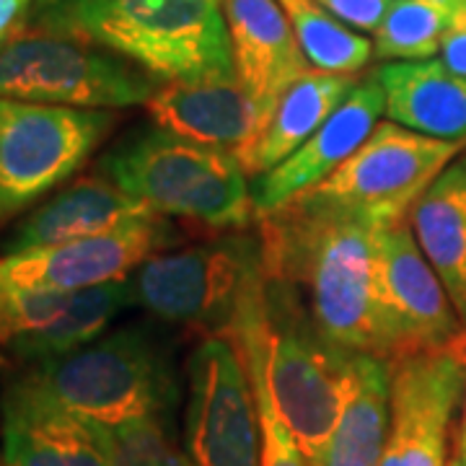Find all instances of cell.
<instances>
[{
    "instance_id": "6da1fadb",
    "label": "cell",
    "mask_w": 466,
    "mask_h": 466,
    "mask_svg": "<svg viewBox=\"0 0 466 466\" xmlns=\"http://www.w3.org/2000/svg\"><path fill=\"white\" fill-rule=\"evenodd\" d=\"M379 223L299 195L259 218L265 272L288 283L334 348L381 355Z\"/></svg>"
},
{
    "instance_id": "7a4b0ae2",
    "label": "cell",
    "mask_w": 466,
    "mask_h": 466,
    "mask_svg": "<svg viewBox=\"0 0 466 466\" xmlns=\"http://www.w3.org/2000/svg\"><path fill=\"white\" fill-rule=\"evenodd\" d=\"M32 26L119 55L161 84L233 73L223 0H60Z\"/></svg>"
},
{
    "instance_id": "3957f363",
    "label": "cell",
    "mask_w": 466,
    "mask_h": 466,
    "mask_svg": "<svg viewBox=\"0 0 466 466\" xmlns=\"http://www.w3.org/2000/svg\"><path fill=\"white\" fill-rule=\"evenodd\" d=\"M101 174L161 218H184L216 231H241L257 218L249 177L231 150L156 125L109 150Z\"/></svg>"
},
{
    "instance_id": "277c9868",
    "label": "cell",
    "mask_w": 466,
    "mask_h": 466,
    "mask_svg": "<svg viewBox=\"0 0 466 466\" xmlns=\"http://www.w3.org/2000/svg\"><path fill=\"white\" fill-rule=\"evenodd\" d=\"M265 278L262 236L241 228L198 247L153 254L130 283L135 303L156 319L233 337L265 314Z\"/></svg>"
},
{
    "instance_id": "5b68a950",
    "label": "cell",
    "mask_w": 466,
    "mask_h": 466,
    "mask_svg": "<svg viewBox=\"0 0 466 466\" xmlns=\"http://www.w3.org/2000/svg\"><path fill=\"white\" fill-rule=\"evenodd\" d=\"M70 412L119 428L167 420L177 401L171 348L146 327H125L24 373Z\"/></svg>"
},
{
    "instance_id": "8992f818",
    "label": "cell",
    "mask_w": 466,
    "mask_h": 466,
    "mask_svg": "<svg viewBox=\"0 0 466 466\" xmlns=\"http://www.w3.org/2000/svg\"><path fill=\"white\" fill-rule=\"evenodd\" d=\"M265 376L278 415L309 466H319L348 400L355 352L314 327L296 290L265 278Z\"/></svg>"
},
{
    "instance_id": "52a82bcc",
    "label": "cell",
    "mask_w": 466,
    "mask_h": 466,
    "mask_svg": "<svg viewBox=\"0 0 466 466\" xmlns=\"http://www.w3.org/2000/svg\"><path fill=\"white\" fill-rule=\"evenodd\" d=\"M161 81L130 60L26 24L0 42V99L127 109L148 104Z\"/></svg>"
},
{
    "instance_id": "ba28073f",
    "label": "cell",
    "mask_w": 466,
    "mask_h": 466,
    "mask_svg": "<svg viewBox=\"0 0 466 466\" xmlns=\"http://www.w3.org/2000/svg\"><path fill=\"white\" fill-rule=\"evenodd\" d=\"M464 148L466 137L441 140L386 119L332 177L300 195L379 226H394L412 213L428 187Z\"/></svg>"
},
{
    "instance_id": "9c48e42d",
    "label": "cell",
    "mask_w": 466,
    "mask_h": 466,
    "mask_svg": "<svg viewBox=\"0 0 466 466\" xmlns=\"http://www.w3.org/2000/svg\"><path fill=\"white\" fill-rule=\"evenodd\" d=\"M115 122L109 109L0 99V216H14L66 182Z\"/></svg>"
},
{
    "instance_id": "30bf717a",
    "label": "cell",
    "mask_w": 466,
    "mask_h": 466,
    "mask_svg": "<svg viewBox=\"0 0 466 466\" xmlns=\"http://www.w3.org/2000/svg\"><path fill=\"white\" fill-rule=\"evenodd\" d=\"M184 453L192 466H262V420L249 368L226 334L192 350Z\"/></svg>"
},
{
    "instance_id": "8fae6325",
    "label": "cell",
    "mask_w": 466,
    "mask_h": 466,
    "mask_svg": "<svg viewBox=\"0 0 466 466\" xmlns=\"http://www.w3.org/2000/svg\"><path fill=\"white\" fill-rule=\"evenodd\" d=\"M376 309L381 355L389 363L451 348L464 332L446 288L404 220L383 226L379 236Z\"/></svg>"
},
{
    "instance_id": "7c38bea8",
    "label": "cell",
    "mask_w": 466,
    "mask_h": 466,
    "mask_svg": "<svg viewBox=\"0 0 466 466\" xmlns=\"http://www.w3.org/2000/svg\"><path fill=\"white\" fill-rule=\"evenodd\" d=\"M466 397V350H443L391 363V417L379 466H446L453 417Z\"/></svg>"
},
{
    "instance_id": "4fadbf2b",
    "label": "cell",
    "mask_w": 466,
    "mask_h": 466,
    "mask_svg": "<svg viewBox=\"0 0 466 466\" xmlns=\"http://www.w3.org/2000/svg\"><path fill=\"white\" fill-rule=\"evenodd\" d=\"M164 244L167 226L161 218H153L81 241L3 254L0 283L50 293H78L130 278Z\"/></svg>"
},
{
    "instance_id": "5bb4252c",
    "label": "cell",
    "mask_w": 466,
    "mask_h": 466,
    "mask_svg": "<svg viewBox=\"0 0 466 466\" xmlns=\"http://www.w3.org/2000/svg\"><path fill=\"white\" fill-rule=\"evenodd\" d=\"M3 466H112L109 431L70 412L26 376L0 400Z\"/></svg>"
},
{
    "instance_id": "9a60e30c",
    "label": "cell",
    "mask_w": 466,
    "mask_h": 466,
    "mask_svg": "<svg viewBox=\"0 0 466 466\" xmlns=\"http://www.w3.org/2000/svg\"><path fill=\"white\" fill-rule=\"evenodd\" d=\"M386 115V94L379 76L370 73L358 81L329 119L283 164L251 179V202L257 218H265L321 184L366 143Z\"/></svg>"
},
{
    "instance_id": "2e32d148",
    "label": "cell",
    "mask_w": 466,
    "mask_h": 466,
    "mask_svg": "<svg viewBox=\"0 0 466 466\" xmlns=\"http://www.w3.org/2000/svg\"><path fill=\"white\" fill-rule=\"evenodd\" d=\"M156 127L241 158L267 125L265 112L233 73L168 81L146 104Z\"/></svg>"
},
{
    "instance_id": "e0dca14e",
    "label": "cell",
    "mask_w": 466,
    "mask_h": 466,
    "mask_svg": "<svg viewBox=\"0 0 466 466\" xmlns=\"http://www.w3.org/2000/svg\"><path fill=\"white\" fill-rule=\"evenodd\" d=\"M233 70L269 119L288 86L309 70L278 0H223Z\"/></svg>"
},
{
    "instance_id": "ac0fdd59",
    "label": "cell",
    "mask_w": 466,
    "mask_h": 466,
    "mask_svg": "<svg viewBox=\"0 0 466 466\" xmlns=\"http://www.w3.org/2000/svg\"><path fill=\"white\" fill-rule=\"evenodd\" d=\"M153 218L161 216H156L148 205L119 189L104 174L86 177L81 182L66 187L42 208H36L32 216L24 218L14 236L8 238L5 254L81 241Z\"/></svg>"
},
{
    "instance_id": "d6986e66",
    "label": "cell",
    "mask_w": 466,
    "mask_h": 466,
    "mask_svg": "<svg viewBox=\"0 0 466 466\" xmlns=\"http://www.w3.org/2000/svg\"><path fill=\"white\" fill-rule=\"evenodd\" d=\"M376 76L391 122L441 140L466 137L464 76L449 70L441 60L386 63Z\"/></svg>"
},
{
    "instance_id": "ffe728a7",
    "label": "cell",
    "mask_w": 466,
    "mask_h": 466,
    "mask_svg": "<svg viewBox=\"0 0 466 466\" xmlns=\"http://www.w3.org/2000/svg\"><path fill=\"white\" fill-rule=\"evenodd\" d=\"M355 84L358 76H337L309 67L299 81L288 86L267 119L262 135L238 158L247 177L257 179L293 156L329 119Z\"/></svg>"
},
{
    "instance_id": "44dd1931",
    "label": "cell",
    "mask_w": 466,
    "mask_h": 466,
    "mask_svg": "<svg viewBox=\"0 0 466 466\" xmlns=\"http://www.w3.org/2000/svg\"><path fill=\"white\" fill-rule=\"evenodd\" d=\"M417 247L466 327V158H456L410 213Z\"/></svg>"
},
{
    "instance_id": "7402d4cb",
    "label": "cell",
    "mask_w": 466,
    "mask_h": 466,
    "mask_svg": "<svg viewBox=\"0 0 466 466\" xmlns=\"http://www.w3.org/2000/svg\"><path fill=\"white\" fill-rule=\"evenodd\" d=\"M391 417V363L355 352L348 400L319 466H379Z\"/></svg>"
},
{
    "instance_id": "603a6c76",
    "label": "cell",
    "mask_w": 466,
    "mask_h": 466,
    "mask_svg": "<svg viewBox=\"0 0 466 466\" xmlns=\"http://www.w3.org/2000/svg\"><path fill=\"white\" fill-rule=\"evenodd\" d=\"M130 303H135L130 278L115 283L96 285L73 293L70 306L63 317H57L42 332L24 337L5 352L26 366H36L52 358L67 355L73 350L86 348L88 342L99 339L104 329L115 321Z\"/></svg>"
},
{
    "instance_id": "cb8c5ba5",
    "label": "cell",
    "mask_w": 466,
    "mask_h": 466,
    "mask_svg": "<svg viewBox=\"0 0 466 466\" xmlns=\"http://www.w3.org/2000/svg\"><path fill=\"white\" fill-rule=\"evenodd\" d=\"M290 21L306 63L324 73L358 76L373 57L363 34L334 18L317 0H278Z\"/></svg>"
},
{
    "instance_id": "d4e9b609",
    "label": "cell",
    "mask_w": 466,
    "mask_h": 466,
    "mask_svg": "<svg viewBox=\"0 0 466 466\" xmlns=\"http://www.w3.org/2000/svg\"><path fill=\"white\" fill-rule=\"evenodd\" d=\"M459 0H394L376 32L373 55L389 63L433 60Z\"/></svg>"
},
{
    "instance_id": "484cf974",
    "label": "cell",
    "mask_w": 466,
    "mask_h": 466,
    "mask_svg": "<svg viewBox=\"0 0 466 466\" xmlns=\"http://www.w3.org/2000/svg\"><path fill=\"white\" fill-rule=\"evenodd\" d=\"M265 319L254 321L247 329L236 334V345L241 350L247 368H249L251 386H254V397L259 407V420H262V466H309L299 443L293 441L290 431L285 428V422L278 415L272 397H269V386L265 376Z\"/></svg>"
},
{
    "instance_id": "4316f807",
    "label": "cell",
    "mask_w": 466,
    "mask_h": 466,
    "mask_svg": "<svg viewBox=\"0 0 466 466\" xmlns=\"http://www.w3.org/2000/svg\"><path fill=\"white\" fill-rule=\"evenodd\" d=\"M73 293L32 290L0 283V350L5 352L24 337L42 332L70 306Z\"/></svg>"
},
{
    "instance_id": "83f0119b",
    "label": "cell",
    "mask_w": 466,
    "mask_h": 466,
    "mask_svg": "<svg viewBox=\"0 0 466 466\" xmlns=\"http://www.w3.org/2000/svg\"><path fill=\"white\" fill-rule=\"evenodd\" d=\"M106 431L112 466H192L184 449L174 443L167 420H140Z\"/></svg>"
},
{
    "instance_id": "f1b7e54d",
    "label": "cell",
    "mask_w": 466,
    "mask_h": 466,
    "mask_svg": "<svg viewBox=\"0 0 466 466\" xmlns=\"http://www.w3.org/2000/svg\"><path fill=\"white\" fill-rule=\"evenodd\" d=\"M317 3L324 5L334 18L348 24L350 29L376 34L394 0H317Z\"/></svg>"
},
{
    "instance_id": "f546056e",
    "label": "cell",
    "mask_w": 466,
    "mask_h": 466,
    "mask_svg": "<svg viewBox=\"0 0 466 466\" xmlns=\"http://www.w3.org/2000/svg\"><path fill=\"white\" fill-rule=\"evenodd\" d=\"M441 63L466 78V0H459L456 14L441 42Z\"/></svg>"
},
{
    "instance_id": "4dcf8cb0",
    "label": "cell",
    "mask_w": 466,
    "mask_h": 466,
    "mask_svg": "<svg viewBox=\"0 0 466 466\" xmlns=\"http://www.w3.org/2000/svg\"><path fill=\"white\" fill-rule=\"evenodd\" d=\"M29 3L32 0H0V42H5L24 26Z\"/></svg>"
},
{
    "instance_id": "1f68e13d",
    "label": "cell",
    "mask_w": 466,
    "mask_h": 466,
    "mask_svg": "<svg viewBox=\"0 0 466 466\" xmlns=\"http://www.w3.org/2000/svg\"><path fill=\"white\" fill-rule=\"evenodd\" d=\"M451 466H466V401H464V417L456 433V446H453V461Z\"/></svg>"
},
{
    "instance_id": "d6a6232c",
    "label": "cell",
    "mask_w": 466,
    "mask_h": 466,
    "mask_svg": "<svg viewBox=\"0 0 466 466\" xmlns=\"http://www.w3.org/2000/svg\"><path fill=\"white\" fill-rule=\"evenodd\" d=\"M55 3H60V0H34V5H36V11H42V8H50Z\"/></svg>"
},
{
    "instance_id": "836d02e7",
    "label": "cell",
    "mask_w": 466,
    "mask_h": 466,
    "mask_svg": "<svg viewBox=\"0 0 466 466\" xmlns=\"http://www.w3.org/2000/svg\"><path fill=\"white\" fill-rule=\"evenodd\" d=\"M0 466H3V453H0Z\"/></svg>"
}]
</instances>
